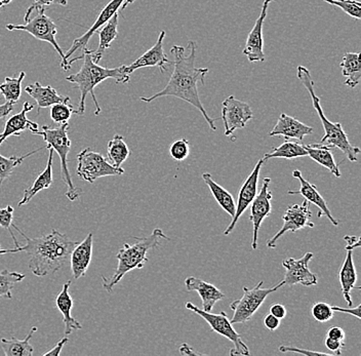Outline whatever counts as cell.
Returning <instances> with one entry per match:
<instances>
[{"label": "cell", "mask_w": 361, "mask_h": 356, "mask_svg": "<svg viewBox=\"0 0 361 356\" xmlns=\"http://www.w3.org/2000/svg\"><path fill=\"white\" fill-rule=\"evenodd\" d=\"M189 49L190 54L189 56H185V49L180 46H173L171 49V54L173 56V71L166 87L162 91L157 92L153 96L141 97L140 100L143 102L151 103L157 99L162 97H175L180 99L185 102L191 104L194 108L202 112L205 121L209 123L212 130H216L214 121L207 114V110L203 107L202 101H200V94H198V82L205 85L204 78L209 73V68H196V49L197 44L193 40L189 42Z\"/></svg>", "instance_id": "obj_1"}, {"label": "cell", "mask_w": 361, "mask_h": 356, "mask_svg": "<svg viewBox=\"0 0 361 356\" xmlns=\"http://www.w3.org/2000/svg\"><path fill=\"white\" fill-rule=\"evenodd\" d=\"M13 226L25 238L26 245L15 249L0 250V254L24 252L29 257V269L36 276H49L62 269L69 262L72 251L79 243L55 229L47 235L30 238L21 229Z\"/></svg>", "instance_id": "obj_2"}, {"label": "cell", "mask_w": 361, "mask_h": 356, "mask_svg": "<svg viewBox=\"0 0 361 356\" xmlns=\"http://www.w3.org/2000/svg\"><path fill=\"white\" fill-rule=\"evenodd\" d=\"M92 51L87 49V47L82 49V54L78 57L69 59L67 61L66 71L70 69L71 65L76 61L83 59V64L78 73L72 74L67 76L66 80L69 82L74 83L78 85V89L80 92V101H79V108L78 115H83L85 111V100H87V94L92 96V102L96 106V111L94 114L101 113V107L97 100L94 89L97 85H100L103 81L107 80H114L116 83H128L130 80V75L124 73L123 65L118 68H105L92 61Z\"/></svg>", "instance_id": "obj_3"}, {"label": "cell", "mask_w": 361, "mask_h": 356, "mask_svg": "<svg viewBox=\"0 0 361 356\" xmlns=\"http://www.w3.org/2000/svg\"><path fill=\"white\" fill-rule=\"evenodd\" d=\"M162 240L171 242V238H168L161 229L157 228L146 238H135V242L133 245L124 243L117 254L118 265L111 278L102 276L103 288L108 293H111L113 288L121 283L126 274L135 269H142L148 262V252L159 247Z\"/></svg>", "instance_id": "obj_4"}, {"label": "cell", "mask_w": 361, "mask_h": 356, "mask_svg": "<svg viewBox=\"0 0 361 356\" xmlns=\"http://www.w3.org/2000/svg\"><path fill=\"white\" fill-rule=\"evenodd\" d=\"M297 76L299 80L301 81L302 85L306 87L309 94H310L313 107H314L320 121H322V125H324V136L319 144L329 146L331 148H338L346 155L347 159L350 161H357V155L360 153V148L355 147V146L350 143L348 136H347L345 130H343L341 123H331V121H329V118H326L324 109H322V104H320V99L318 98L314 91V81L311 78L309 69L304 66L298 67Z\"/></svg>", "instance_id": "obj_5"}, {"label": "cell", "mask_w": 361, "mask_h": 356, "mask_svg": "<svg viewBox=\"0 0 361 356\" xmlns=\"http://www.w3.org/2000/svg\"><path fill=\"white\" fill-rule=\"evenodd\" d=\"M68 132H69V123H65L56 128L44 125L42 132L38 130L35 135L44 138L47 143L45 148L47 149L53 148L54 152L58 153L61 161V176H62L63 182L67 186L66 196L68 200L75 202L81 195V189L73 184V180L68 168V154L71 148V140L68 137Z\"/></svg>", "instance_id": "obj_6"}, {"label": "cell", "mask_w": 361, "mask_h": 356, "mask_svg": "<svg viewBox=\"0 0 361 356\" xmlns=\"http://www.w3.org/2000/svg\"><path fill=\"white\" fill-rule=\"evenodd\" d=\"M283 286V281H281L275 287L264 288L263 281H259L255 288H243V297L230 304V308L234 312L233 317L230 321L231 324H247L252 319L266 298Z\"/></svg>", "instance_id": "obj_7"}, {"label": "cell", "mask_w": 361, "mask_h": 356, "mask_svg": "<svg viewBox=\"0 0 361 356\" xmlns=\"http://www.w3.org/2000/svg\"><path fill=\"white\" fill-rule=\"evenodd\" d=\"M185 306H186L187 309L193 311L194 313L202 317V319L209 324V326H211L214 332L223 336V337L229 340V341H231L232 343L234 344V348L230 351V355L247 356L250 355V348H248L247 345L243 341L241 336L236 332L235 329L233 328V324L229 321L225 312H207V311L196 307L191 302H187Z\"/></svg>", "instance_id": "obj_8"}, {"label": "cell", "mask_w": 361, "mask_h": 356, "mask_svg": "<svg viewBox=\"0 0 361 356\" xmlns=\"http://www.w3.org/2000/svg\"><path fill=\"white\" fill-rule=\"evenodd\" d=\"M78 175L89 183H94L97 179L109 176H121L123 168H116L107 159L90 148H85L78 155Z\"/></svg>", "instance_id": "obj_9"}, {"label": "cell", "mask_w": 361, "mask_h": 356, "mask_svg": "<svg viewBox=\"0 0 361 356\" xmlns=\"http://www.w3.org/2000/svg\"><path fill=\"white\" fill-rule=\"evenodd\" d=\"M6 28L8 31H25L35 37L36 39L42 40V42H47L51 44L56 53L60 55L62 62L65 59V53L61 47L59 46L56 39V25L54 23L51 18L47 17L44 12H38V15L34 17L32 20H29L26 24L13 25L8 24Z\"/></svg>", "instance_id": "obj_10"}, {"label": "cell", "mask_w": 361, "mask_h": 356, "mask_svg": "<svg viewBox=\"0 0 361 356\" xmlns=\"http://www.w3.org/2000/svg\"><path fill=\"white\" fill-rule=\"evenodd\" d=\"M311 217H312V213L309 209V202L307 200H304L302 204H292L288 207L284 215L282 216L283 225L281 229L267 242L268 249H276V243L288 232L295 233L306 227L313 228L314 223L311 222Z\"/></svg>", "instance_id": "obj_11"}, {"label": "cell", "mask_w": 361, "mask_h": 356, "mask_svg": "<svg viewBox=\"0 0 361 356\" xmlns=\"http://www.w3.org/2000/svg\"><path fill=\"white\" fill-rule=\"evenodd\" d=\"M254 118L252 108L234 96H229L223 102L222 121L224 123L225 136H231L236 130L245 128L248 121Z\"/></svg>", "instance_id": "obj_12"}, {"label": "cell", "mask_w": 361, "mask_h": 356, "mask_svg": "<svg viewBox=\"0 0 361 356\" xmlns=\"http://www.w3.org/2000/svg\"><path fill=\"white\" fill-rule=\"evenodd\" d=\"M271 183L270 178H265L263 180L261 190L259 195H256L255 200L250 204V221L252 223V250L258 249V235L262 223L266 218L269 217L272 211L271 200H272V193L269 189Z\"/></svg>", "instance_id": "obj_13"}, {"label": "cell", "mask_w": 361, "mask_h": 356, "mask_svg": "<svg viewBox=\"0 0 361 356\" xmlns=\"http://www.w3.org/2000/svg\"><path fill=\"white\" fill-rule=\"evenodd\" d=\"M314 254L306 253L301 259L288 258L282 262L284 269L286 270L284 276V286L302 285L304 287L316 286L318 283V277L309 269V263L312 260Z\"/></svg>", "instance_id": "obj_14"}, {"label": "cell", "mask_w": 361, "mask_h": 356, "mask_svg": "<svg viewBox=\"0 0 361 356\" xmlns=\"http://www.w3.org/2000/svg\"><path fill=\"white\" fill-rule=\"evenodd\" d=\"M264 164H265L264 159H259V161L257 162L256 166H255L252 172L250 173L245 183L241 186L240 191H239L238 193V200H237L236 204L235 216L232 219L231 223H230L228 228L225 230V235H229V234L233 231L237 222H238L239 218L247 211L248 207L252 204V200H254L256 195H258L259 172H261V168H263Z\"/></svg>", "instance_id": "obj_15"}, {"label": "cell", "mask_w": 361, "mask_h": 356, "mask_svg": "<svg viewBox=\"0 0 361 356\" xmlns=\"http://www.w3.org/2000/svg\"><path fill=\"white\" fill-rule=\"evenodd\" d=\"M166 35V31H161L154 46L148 49L141 57L137 58L132 64L128 66L123 65L124 73L132 75L135 70L146 68V67H157L161 72L168 71V65H173V63L169 60L168 56L164 53V40Z\"/></svg>", "instance_id": "obj_16"}, {"label": "cell", "mask_w": 361, "mask_h": 356, "mask_svg": "<svg viewBox=\"0 0 361 356\" xmlns=\"http://www.w3.org/2000/svg\"><path fill=\"white\" fill-rule=\"evenodd\" d=\"M275 0H264L261 13L245 42L243 53V55L247 56L250 63L264 62L266 60L265 53H264L263 26L267 17L268 8L271 2Z\"/></svg>", "instance_id": "obj_17"}, {"label": "cell", "mask_w": 361, "mask_h": 356, "mask_svg": "<svg viewBox=\"0 0 361 356\" xmlns=\"http://www.w3.org/2000/svg\"><path fill=\"white\" fill-rule=\"evenodd\" d=\"M124 1H126V0H111V1L102 10L98 19L96 20V22L90 27L89 30H87L85 35L74 40L73 44L70 47L69 51L65 54L64 61L61 62V67H62L63 70L66 71L67 61L69 60L71 55H73V54L76 53L79 49H83L87 47V44H89L92 35L98 32L99 28H101V27H103L104 25L107 23L113 16H114V13H118V10L121 8V6H123Z\"/></svg>", "instance_id": "obj_18"}, {"label": "cell", "mask_w": 361, "mask_h": 356, "mask_svg": "<svg viewBox=\"0 0 361 356\" xmlns=\"http://www.w3.org/2000/svg\"><path fill=\"white\" fill-rule=\"evenodd\" d=\"M293 177L295 178V179L299 180L300 184H301V188L298 191H288V195L303 196L307 202H311V204H315V206L318 207V209H319L317 214L318 218L326 216L334 226H338L340 222L336 220V219L333 217V215H331V211H329V207H327L326 200L320 195L317 187H316L315 185L311 184L310 182L307 181L306 179H304L301 171H293Z\"/></svg>", "instance_id": "obj_19"}, {"label": "cell", "mask_w": 361, "mask_h": 356, "mask_svg": "<svg viewBox=\"0 0 361 356\" xmlns=\"http://www.w3.org/2000/svg\"><path fill=\"white\" fill-rule=\"evenodd\" d=\"M313 128L286 113H281L276 125L269 133L270 137H283L284 139H297L303 141L305 137L313 134Z\"/></svg>", "instance_id": "obj_20"}, {"label": "cell", "mask_w": 361, "mask_h": 356, "mask_svg": "<svg viewBox=\"0 0 361 356\" xmlns=\"http://www.w3.org/2000/svg\"><path fill=\"white\" fill-rule=\"evenodd\" d=\"M33 108L34 105L32 104L25 102L24 105H23L22 111L13 115L6 121L4 133H1V137H0V146L10 137H19L21 133L25 132V130H30L34 135L38 132V127L39 125L36 123H33L27 117V113L31 111Z\"/></svg>", "instance_id": "obj_21"}, {"label": "cell", "mask_w": 361, "mask_h": 356, "mask_svg": "<svg viewBox=\"0 0 361 356\" xmlns=\"http://www.w3.org/2000/svg\"><path fill=\"white\" fill-rule=\"evenodd\" d=\"M185 286L188 292H197L202 301V310L207 312H211L216 302L225 298V294L222 290L197 277L189 276L185 281Z\"/></svg>", "instance_id": "obj_22"}, {"label": "cell", "mask_w": 361, "mask_h": 356, "mask_svg": "<svg viewBox=\"0 0 361 356\" xmlns=\"http://www.w3.org/2000/svg\"><path fill=\"white\" fill-rule=\"evenodd\" d=\"M92 243H94V234L90 233L82 243H78L70 256L71 261L72 274L74 278L78 279L85 276L92 261Z\"/></svg>", "instance_id": "obj_23"}, {"label": "cell", "mask_w": 361, "mask_h": 356, "mask_svg": "<svg viewBox=\"0 0 361 356\" xmlns=\"http://www.w3.org/2000/svg\"><path fill=\"white\" fill-rule=\"evenodd\" d=\"M25 92L36 101L38 109L49 108L55 104L70 102V99L68 97L61 96L51 85H42L39 82L28 85L25 89Z\"/></svg>", "instance_id": "obj_24"}, {"label": "cell", "mask_w": 361, "mask_h": 356, "mask_svg": "<svg viewBox=\"0 0 361 356\" xmlns=\"http://www.w3.org/2000/svg\"><path fill=\"white\" fill-rule=\"evenodd\" d=\"M346 259H345L342 268H341L338 277H340L343 297H344L345 301L347 302L349 307H352V306H353V302H352L350 293H351V290H354V288L360 290V288L355 287L356 281H357V272H356L355 265H354L353 251H352V250H346Z\"/></svg>", "instance_id": "obj_25"}, {"label": "cell", "mask_w": 361, "mask_h": 356, "mask_svg": "<svg viewBox=\"0 0 361 356\" xmlns=\"http://www.w3.org/2000/svg\"><path fill=\"white\" fill-rule=\"evenodd\" d=\"M71 287V281H67L63 286L62 290L58 295L56 299V307L60 310L63 315V321L65 324V335L68 336L72 333V331H78L82 329L80 322L76 321L72 317L71 311L73 307V300L69 294V288Z\"/></svg>", "instance_id": "obj_26"}, {"label": "cell", "mask_w": 361, "mask_h": 356, "mask_svg": "<svg viewBox=\"0 0 361 356\" xmlns=\"http://www.w3.org/2000/svg\"><path fill=\"white\" fill-rule=\"evenodd\" d=\"M49 161H47V168H44V172L38 176L37 179L34 181L32 186L29 187L28 189L24 191L22 200H20L18 206L22 207L24 204H28L32 200L34 196L39 193L40 191L49 189L54 183L53 178V157L54 150L53 148H49Z\"/></svg>", "instance_id": "obj_27"}, {"label": "cell", "mask_w": 361, "mask_h": 356, "mask_svg": "<svg viewBox=\"0 0 361 356\" xmlns=\"http://www.w3.org/2000/svg\"><path fill=\"white\" fill-rule=\"evenodd\" d=\"M118 13H114V16L104 25V28L99 31V37H100V42H99L98 49L97 51H92V59L96 64L103 58L104 51L111 47V44L116 39L118 36Z\"/></svg>", "instance_id": "obj_28"}, {"label": "cell", "mask_w": 361, "mask_h": 356, "mask_svg": "<svg viewBox=\"0 0 361 356\" xmlns=\"http://www.w3.org/2000/svg\"><path fill=\"white\" fill-rule=\"evenodd\" d=\"M202 179L205 184L209 186V190H211L212 195H213L214 200L218 202L219 206L222 207L226 213L233 219L236 211V202L234 200L233 195L229 191L223 188L221 185L214 182L211 173H203Z\"/></svg>", "instance_id": "obj_29"}, {"label": "cell", "mask_w": 361, "mask_h": 356, "mask_svg": "<svg viewBox=\"0 0 361 356\" xmlns=\"http://www.w3.org/2000/svg\"><path fill=\"white\" fill-rule=\"evenodd\" d=\"M305 148L308 153V156H310L313 161L327 168L336 178L341 177L340 170L338 164H336L331 147L322 144H313V145L305 146Z\"/></svg>", "instance_id": "obj_30"}, {"label": "cell", "mask_w": 361, "mask_h": 356, "mask_svg": "<svg viewBox=\"0 0 361 356\" xmlns=\"http://www.w3.org/2000/svg\"><path fill=\"white\" fill-rule=\"evenodd\" d=\"M36 331H37V328L33 326L28 336L23 340L17 339V338H11V339L2 338L0 340V344H1L4 355L6 356H32L34 348L30 344V340Z\"/></svg>", "instance_id": "obj_31"}, {"label": "cell", "mask_w": 361, "mask_h": 356, "mask_svg": "<svg viewBox=\"0 0 361 356\" xmlns=\"http://www.w3.org/2000/svg\"><path fill=\"white\" fill-rule=\"evenodd\" d=\"M344 78L345 85L351 89H355L360 83L361 65L360 53H346L340 65Z\"/></svg>", "instance_id": "obj_32"}, {"label": "cell", "mask_w": 361, "mask_h": 356, "mask_svg": "<svg viewBox=\"0 0 361 356\" xmlns=\"http://www.w3.org/2000/svg\"><path fill=\"white\" fill-rule=\"evenodd\" d=\"M308 156L306 148L301 144L286 140L279 147L273 148L264 155V161L273 159H295L298 157Z\"/></svg>", "instance_id": "obj_33"}, {"label": "cell", "mask_w": 361, "mask_h": 356, "mask_svg": "<svg viewBox=\"0 0 361 356\" xmlns=\"http://www.w3.org/2000/svg\"><path fill=\"white\" fill-rule=\"evenodd\" d=\"M130 151L126 145V141L121 135H115L108 143V159L111 161L113 166L121 168V164L130 156Z\"/></svg>", "instance_id": "obj_34"}, {"label": "cell", "mask_w": 361, "mask_h": 356, "mask_svg": "<svg viewBox=\"0 0 361 356\" xmlns=\"http://www.w3.org/2000/svg\"><path fill=\"white\" fill-rule=\"evenodd\" d=\"M26 73L20 72L17 78H6L4 82L0 85V94L6 99V102L18 103L21 98L22 82Z\"/></svg>", "instance_id": "obj_35"}, {"label": "cell", "mask_w": 361, "mask_h": 356, "mask_svg": "<svg viewBox=\"0 0 361 356\" xmlns=\"http://www.w3.org/2000/svg\"><path fill=\"white\" fill-rule=\"evenodd\" d=\"M25 279L24 274L11 272L8 270L0 271V297L6 299H13L11 290L16 283H21Z\"/></svg>", "instance_id": "obj_36"}, {"label": "cell", "mask_w": 361, "mask_h": 356, "mask_svg": "<svg viewBox=\"0 0 361 356\" xmlns=\"http://www.w3.org/2000/svg\"><path fill=\"white\" fill-rule=\"evenodd\" d=\"M45 147L39 148V149L33 150L32 152L27 153L24 156L22 157H4L0 155V187L2 183L6 181V179L11 177V173L13 172V168L19 164H23L24 159L27 157L31 156V155L35 154L37 151L44 149Z\"/></svg>", "instance_id": "obj_37"}, {"label": "cell", "mask_w": 361, "mask_h": 356, "mask_svg": "<svg viewBox=\"0 0 361 356\" xmlns=\"http://www.w3.org/2000/svg\"><path fill=\"white\" fill-rule=\"evenodd\" d=\"M73 113L78 114V110L74 109L73 105L70 102L59 103L51 106V118L54 123H60V125L68 123Z\"/></svg>", "instance_id": "obj_38"}, {"label": "cell", "mask_w": 361, "mask_h": 356, "mask_svg": "<svg viewBox=\"0 0 361 356\" xmlns=\"http://www.w3.org/2000/svg\"><path fill=\"white\" fill-rule=\"evenodd\" d=\"M331 6H338L343 12L355 20L361 19V4L356 0H322Z\"/></svg>", "instance_id": "obj_39"}, {"label": "cell", "mask_w": 361, "mask_h": 356, "mask_svg": "<svg viewBox=\"0 0 361 356\" xmlns=\"http://www.w3.org/2000/svg\"><path fill=\"white\" fill-rule=\"evenodd\" d=\"M334 313L335 311L331 308V305L324 302H317L311 308V314L314 317L315 321L320 324L331 321L334 317Z\"/></svg>", "instance_id": "obj_40"}, {"label": "cell", "mask_w": 361, "mask_h": 356, "mask_svg": "<svg viewBox=\"0 0 361 356\" xmlns=\"http://www.w3.org/2000/svg\"><path fill=\"white\" fill-rule=\"evenodd\" d=\"M169 154L173 159L177 161H183L190 154V146L186 139H180L171 143L169 147Z\"/></svg>", "instance_id": "obj_41"}, {"label": "cell", "mask_w": 361, "mask_h": 356, "mask_svg": "<svg viewBox=\"0 0 361 356\" xmlns=\"http://www.w3.org/2000/svg\"><path fill=\"white\" fill-rule=\"evenodd\" d=\"M55 4L66 6L68 0H34L33 4L29 6L28 10L25 13L24 21L28 22L30 20V16L33 11H37V13L44 12L45 8L49 6H55Z\"/></svg>", "instance_id": "obj_42"}, {"label": "cell", "mask_w": 361, "mask_h": 356, "mask_svg": "<svg viewBox=\"0 0 361 356\" xmlns=\"http://www.w3.org/2000/svg\"><path fill=\"white\" fill-rule=\"evenodd\" d=\"M13 207L8 206L6 209H0V227L2 228L8 230L11 235V238L15 243L16 247H20V243H18L17 238H16L15 234L11 231V226H13Z\"/></svg>", "instance_id": "obj_43"}, {"label": "cell", "mask_w": 361, "mask_h": 356, "mask_svg": "<svg viewBox=\"0 0 361 356\" xmlns=\"http://www.w3.org/2000/svg\"><path fill=\"white\" fill-rule=\"evenodd\" d=\"M279 351L281 352H293V353H300V355H326V356H335V353H326L322 352V351H311V350H305V349L297 348V347H290V346H281L279 347Z\"/></svg>", "instance_id": "obj_44"}, {"label": "cell", "mask_w": 361, "mask_h": 356, "mask_svg": "<svg viewBox=\"0 0 361 356\" xmlns=\"http://www.w3.org/2000/svg\"><path fill=\"white\" fill-rule=\"evenodd\" d=\"M326 346L329 350L335 353L336 355H342V349L344 348L345 342L338 341V340L331 339V338H326Z\"/></svg>", "instance_id": "obj_45"}, {"label": "cell", "mask_w": 361, "mask_h": 356, "mask_svg": "<svg viewBox=\"0 0 361 356\" xmlns=\"http://www.w3.org/2000/svg\"><path fill=\"white\" fill-rule=\"evenodd\" d=\"M264 326L271 332H275L281 326V319H277L276 317L271 314V313H268L265 319H264Z\"/></svg>", "instance_id": "obj_46"}, {"label": "cell", "mask_w": 361, "mask_h": 356, "mask_svg": "<svg viewBox=\"0 0 361 356\" xmlns=\"http://www.w3.org/2000/svg\"><path fill=\"white\" fill-rule=\"evenodd\" d=\"M326 337L331 338V339L338 340V341L345 342V339H346V333H345V331L343 330L342 328L333 326V328L327 330Z\"/></svg>", "instance_id": "obj_47"}, {"label": "cell", "mask_w": 361, "mask_h": 356, "mask_svg": "<svg viewBox=\"0 0 361 356\" xmlns=\"http://www.w3.org/2000/svg\"><path fill=\"white\" fill-rule=\"evenodd\" d=\"M345 242L347 243L345 250L360 249V236L346 235L344 238Z\"/></svg>", "instance_id": "obj_48"}, {"label": "cell", "mask_w": 361, "mask_h": 356, "mask_svg": "<svg viewBox=\"0 0 361 356\" xmlns=\"http://www.w3.org/2000/svg\"><path fill=\"white\" fill-rule=\"evenodd\" d=\"M270 313L281 321V319L286 317V313L288 312H286V308L282 304H274V305L270 307Z\"/></svg>", "instance_id": "obj_49"}, {"label": "cell", "mask_w": 361, "mask_h": 356, "mask_svg": "<svg viewBox=\"0 0 361 356\" xmlns=\"http://www.w3.org/2000/svg\"><path fill=\"white\" fill-rule=\"evenodd\" d=\"M331 308H333V310L338 311V312H342V313H349L350 315H353V317H355L356 319H360V308L361 305H358L357 307H354L352 306V307H349L348 309H345V308H341L338 307V306H331Z\"/></svg>", "instance_id": "obj_50"}, {"label": "cell", "mask_w": 361, "mask_h": 356, "mask_svg": "<svg viewBox=\"0 0 361 356\" xmlns=\"http://www.w3.org/2000/svg\"><path fill=\"white\" fill-rule=\"evenodd\" d=\"M67 342L68 338H63V339L61 340V341L59 342V343L56 344V346L54 347V348L51 349V351L44 353V356H56L60 355L61 351H62L63 347H64L65 345H66Z\"/></svg>", "instance_id": "obj_51"}, {"label": "cell", "mask_w": 361, "mask_h": 356, "mask_svg": "<svg viewBox=\"0 0 361 356\" xmlns=\"http://www.w3.org/2000/svg\"><path fill=\"white\" fill-rule=\"evenodd\" d=\"M13 105H15V103L13 102H6L0 105V119L11 114V112L13 110Z\"/></svg>", "instance_id": "obj_52"}, {"label": "cell", "mask_w": 361, "mask_h": 356, "mask_svg": "<svg viewBox=\"0 0 361 356\" xmlns=\"http://www.w3.org/2000/svg\"><path fill=\"white\" fill-rule=\"evenodd\" d=\"M180 353L183 355H200V352H196L193 350L191 346L188 344L184 343L180 347Z\"/></svg>", "instance_id": "obj_53"}, {"label": "cell", "mask_w": 361, "mask_h": 356, "mask_svg": "<svg viewBox=\"0 0 361 356\" xmlns=\"http://www.w3.org/2000/svg\"><path fill=\"white\" fill-rule=\"evenodd\" d=\"M11 1H13V0H0V8L8 6V4H10Z\"/></svg>", "instance_id": "obj_54"}, {"label": "cell", "mask_w": 361, "mask_h": 356, "mask_svg": "<svg viewBox=\"0 0 361 356\" xmlns=\"http://www.w3.org/2000/svg\"><path fill=\"white\" fill-rule=\"evenodd\" d=\"M134 2L135 0H126V1H124V4H123V6H121V10H124V8H126V6H128V4H134Z\"/></svg>", "instance_id": "obj_55"}, {"label": "cell", "mask_w": 361, "mask_h": 356, "mask_svg": "<svg viewBox=\"0 0 361 356\" xmlns=\"http://www.w3.org/2000/svg\"><path fill=\"white\" fill-rule=\"evenodd\" d=\"M0 137H1V134H0Z\"/></svg>", "instance_id": "obj_56"}, {"label": "cell", "mask_w": 361, "mask_h": 356, "mask_svg": "<svg viewBox=\"0 0 361 356\" xmlns=\"http://www.w3.org/2000/svg\"><path fill=\"white\" fill-rule=\"evenodd\" d=\"M0 250H1V249H0Z\"/></svg>", "instance_id": "obj_57"}]
</instances>
